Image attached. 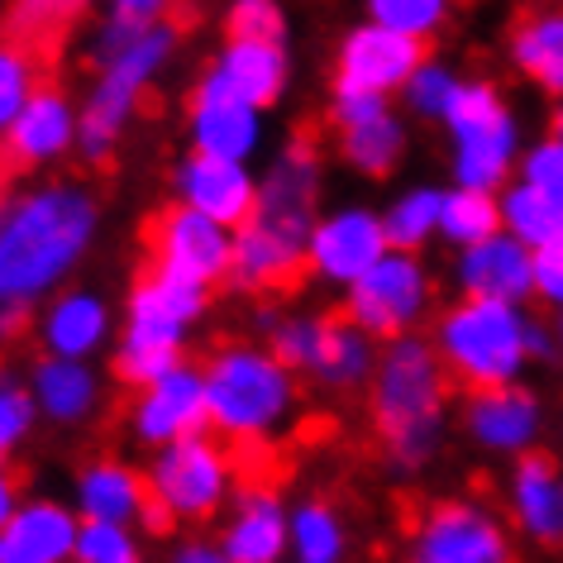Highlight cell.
<instances>
[{
    "mask_svg": "<svg viewBox=\"0 0 563 563\" xmlns=\"http://www.w3.org/2000/svg\"><path fill=\"white\" fill-rule=\"evenodd\" d=\"M106 234V201L81 177H30L0 191V301L38 311L73 287Z\"/></svg>",
    "mask_w": 563,
    "mask_h": 563,
    "instance_id": "6da1fadb",
    "label": "cell"
},
{
    "mask_svg": "<svg viewBox=\"0 0 563 563\" xmlns=\"http://www.w3.org/2000/svg\"><path fill=\"white\" fill-rule=\"evenodd\" d=\"M181 24L167 20H130L101 10L87 30V67L91 81L77 96V158L87 167H106L120 153L124 134L134 130L144 96L158 87L163 73L177 63Z\"/></svg>",
    "mask_w": 563,
    "mask_h": 563,
    "instance_id": "7a4b0ae2",
    "label": "cell"
},
{
    "mask_svg": "<svg viewBox=\"0 0 563 563\" xmlns=\"http://www.w3.org/2000/svg\"><path fill=\"white\" fill-rule=\"evenodd\" d=\"M363 397H368L387 473L420 477L444 454L449 416H454V377H449L430 334L416 330L401 340H387Z\"/></svg>",
    "mask_w": 563,
    "mask_h": 563,
    "instance_id": "3957f363",
    "label": "cell"
},
{
    "mask_svg": "<svg viewBox=\"0 0 563 563\" xmlns=\"http://www.w3.org/2000/svg\"><path fill=\"white\" fill-rule=\"evenodd\" d=\"M430 340L440 349L454 387H501L526 383L534 363L554 358V325L520 301L454 297L430 320Z\"/></svg>",
    "mask_w": 563,
    "mask_h": 563,
    "instance_id": "277c9868",
    "label": "cell"
},
{
    "mask_svg": "<svg viewBox=\"0 0 563 563\" xmlns=\"http://www.w3.org/2000/svg\"><path fill=\"white\" fill-rule=\"evenodd\" d=\"M206 406L210 430L230 444L267 449L301 420V377L273 344L224 340L210 349L206 363Z\"/></svg>",
    "mask_w": 563,
    "mask_h": 563,
    "instance_id": "5b68a950",
    "label": "cell"
},
{
    "mask_svg": "<svg viewBox=\"0 0 563 563\" xmlns=\"http://www.w3.org/2000/svg\"><path fill=\"white\" fill-rule=\"evenodd\" d=\"M210 291L216 287L167 273L158 263L144 277H134L120 306V340L110 349V373L120 387L134 391L187 358L196 330L210 316Z\"/></svg>",
    "mask_w": 563,
    "mask_h": 563,
    "instance_id": "8992f818",
    "label": "cell"
},
{
    "mask_svg": "<svg viewBox=\"0 0 563 563\" xmlns=\"http://www.w3.org/2000/svg\"><path fill=\"white\" fill-rule=\"evenodd\" d=\"M253 325L297 368L301 383H311L316 391H330V397L368 391L383 340H373L344 311L330 316V311H306V306H258Z\"/></svg>",
    "mask_w": 563,
    "mask_h": 563,
    "instance_id": "52a82bcc",
    "label": "cell"
},
{
    "mask_svg": "<svg viewBox=\"0 0 563 563\" xmlns=\"http://www.w3.org/2000/svg\"><path fill=\"white\" fill-rule=\"evenodd\" d=\"M144 473H148V516H144L148 534L220 520V511L239 492L230 440H220L216 430L153 449Z\"/></svg>",
    "mask_w": 563,
    "mask_h": 563,
    "instance_id": "ba28073f",
    "label": "cell"
},
{
    "mask_svg": "<svg viewBox=\"0 0 563 563\" xmlns=\"http://www.w3.org/2000/svg\"><path fill=\"white\" fill-rule=\"evenodd\" d=\"M444 163L449 181L477 191H501L516 177L520 153H526V130L520 115L497 81L468 77L454 110L444 115Z\"/></svg>",
    "mask_w": 563,
    "mask_h": 563,
    "instance_id": "9c48e42d",
    "label": "cell"
},
{
    "mask_svg": "<svg viewBox=\"0 0 563 563\" xmlns=\"http://www.w3.org/2000/svg\"><path fill=\"white\" fill-rule=\"evenodd\" d=\"M340 311L373 340H401V334L426 330L440 311V277L426 263V253L387 249L354 287L340 291Z\"/></svg>",
    "mask_w": 563,
    "mask_h": 563,
    "instance_id": "30bf717a",
    "label": "cell"
},
{
    "mask_svg": "<svg viewBox=\"0 0 563 563\" xmlns=\"http://www.w3.org/2000/svg\"><path fill=\"white\" fill-rule=\"evenodd\" d=\"M411 563H516V526L483 497H440L406 534Z\"/></svg>",
    "mask_w": 563,
    "mask_h": 563,
    "instance_id": "8fae6325",
    "label": "cell"
},
{
    "mask_svg": "<svg viewBox=\"0 0 563 563\" xmlns=\"http://www.w3.org/2000/svg\"><path fill=\"white\" fill-rule=\"evenodd\" d=\"M325 210V153L311 134H291L287 144L267 153L258 173V206L249 220L306 244Z\"/></svg>",
    "mask_w": 563,
    "mask_h": 563,
    "instance_id": "7c38bea8",
    "label": "cell"
},
{
    "mask_svg": "<svg viewBox=\"0 0 563 563\" xmlns=\"http://www.w3.org/2000/svg\"><path fill=\"white\" fill-rule=\"evenodd\" d=\"M459 430L473 444V454L516 463L520 454H534L544 444L549 411H544V397L530 383L473 387V391H463Z\"/></svg>",
    "mask_w": 563,
    "mask_h": 563,
    "instance_id": "4fadbf2b",
    "label": "cell"
},
{
    "mask_svg": "<svg viewBox=\"0 0 563 563\" xmlns=\"http://www.w3.org/2000/svg\"><path fill=\"white\" fill-rule=\"evenodd\" d=\"M391 249L383 210L368 201H334L320 210L306 239V277L325 291H344Z\"/></svg>",
    "mask_w": 563,
    "mask_h": 563,
    "instance_id": "5bb4252c",
    "label": "cell"
},
{
    "mask_svg": "<svg viewBox=\"0 0 563 563\" xmlns=\"http://www.w3.org/2000/svg\"><path fill=\"white\" fill-rule=\"evenodd\" d=\"M124 430L139 449H163L177 440L210 430V406H206V373L201 363L181 358L177 368L158 373L153 383L134 387L130 411H124Z\"/></svg>",
    "mask_w": 563,
    "mask_h": 563,
    "instance_id": "9a60e30c",
    "label": "cell"
},
{
    "mask_svg": "<svg viewBox=\"0 0 563 563\" xmlns=\"http://www.w3.org/2000/svg\"><path fill=\"white\" fill-rule=\"evenodd\" d=\"M30 334H34L38 354L96 363V358H106L120 340V311L101 287L73 282V287L53 291V297L38 306Z\"/></svg>",
    "mask_w": 563,
    "mask_h": 563,
    "instance_id": "2e32d148",
    "label": "cell"
},
{
    "mask_svg": "<svg viewBox=\"0 0 563 563\" xmlns=\"http://www.w3.org/2000/svg\"><path fill=\"white\" fill-rule=\"evenodd\" d=\"M420 38L387 30L363 15L358 24H349L334 44V81L330 87H354V91H377V96H401V87L411 81V73L426 63Z\"/></svg>",
    "mask_w": 563,
    "mask_h": 563,
    "instance_id": "e0dca14e",
    "label": "cell"
},
{
    "mask_svg": "<svg viewBox=\"0 0 563 563\" xmlns=\"http://www.w3.org/2000/svg\"><path fill=\"white\" fill-rule=\"evenodd\" d=\"M77 124H81V106L73 101V91L58 81H44L30 106L15 115L5 134H0V158L15 173H53L58 163L77 158Z\"/></svg>",
    "mask_w": 563,
    "mask_h": 563,
    "instance_id": "ac0fdd59",
    "label": "cell"
},
{
    "mask_svg": "<svg viewBox=\"0 0 563 563\" xmlns=\"http://www.w3.org/2000/svg\"><path fill=\"white\" fill-rule=\"evenodd\" d=\"M148 249H153V263L167 267V273L196 277V282H206V287H220V282L230 277V263H234V230L220 220H210L206 210L173 201V206L158 210V220H153Z\"/></svg>",
    "mask_w": 563,
    "mask_h": 563,
    "instance_id": "d6986e66",
    "label": "cell"
},
{
    "mask_svg": "<svg viewBox=\"0 0 563 563\" xmlns=\"http://www.w3.org/2000/svg\"><path fill=\"white\" fill-rule=\"evenodd\" d=\"M187 148L234 163H258L267 148V110L239 101L196 73L187 91Z\"/></svg>",
    "mask_w": 563,
    "mask_h": 563,
    "instance_id": "ffe728a7",
    "label": "cell"
},
{
    "mask_svg": "<svg viewBox=\"0 0 563 563\" xmlns=\"http://www.w3.org/2000/svg\"><path fill=\"white\" fill-rule=\"evenodd\" d=\"M220 549L234 563H291V506L273 483H244L220 511Z\"/></svg>",
    "mask_w": 563,
    "mask_h": 563,
    "instance_id": "44dd1931",
    "label": "cell"
},
{
    "mask_svg": "<svg viewBox=\"0 0 563 563\" xmlns=\"http://www.w3.org/2000/svg\"><path fill=\"white\" fill-rule=\"evenodd\" d=\"M167 191H173V201L206 210L210 220L239 230L253 216V206H258V173H253V163L187 148L173 163V173H167Z\"/></svg>",
    "mask_w": 563,
    "mask_h": 563,
    "instance_id": "7402d4cb",
    "label": "cell"
},
{
    "mask_svg": "<svg viewBox=\"0 0 563 563\" xmlns=\"http://www.w3.org/2000/svg\"><path fill=\"white\" fill-rule=\"evenodd\" d=\"M449 287L454 297H483V301H534V249H526L516 234H487L468 249H454L449 263Z\"/></svg>",
    "mask_w": 563,
    "mask_h": 563,
    "instance_id": "603a6c76",
    "label": "cell"
},
{
    "mask_svg": "<svg viewBox=\"0 0 563 563\" xmlns=\"http://www.w3.org/2000/svg\"><path fill=\"white\" fill-rule=\"evenodd\" d=\"M201 77L239 101L273 110L291 91V48L282 38H224L201 67Z\"/></svg>",
    "mask_w": 563,
    "mask_h": 563,
    "instance_id": "cb8c5ba5",
    "label": "cell"
},
{
    "mask_svg": "<svg viewBox=\"0 0 563 563\" xmlns=\"http://www.w3.org/2000/svg\"><path fill=\"white\" fill-rule=\"evenodd\" d=\"M506 520L540 549L563 544V463L554 454L534 449L506 468Z\"/></svg>",
    "mask_w": 563,
    "mask_h": 563,
    "instance_id": "d4e9b609",
    "label": "cell"
},
{
    "mask_svg": "<svg viewBox=\"0 0 563 563\" xmlns=\"http://www.w3.org/2000/svg\"><path fill=\"white\" fill-rule=\"evenodd\" d=\"M38 406V420L53 430H81L101 416L106 406V373L87 358H53L38 354L34 368L24 373Z\"/></svg>",
    "mask_w": 563,
    "mask_h": 563,
    "instance_id": "484cf974",
    "label": "cell"
},
{
    "mask_svg": "<svg viewBox=\"0 0 563 563\" xmlns=\"http://www.w3.org/2000/svg\"><path fill=\"white\" fill-rule=\"evenodd\" d=\"M81 516L73 501L34 492L0 530V563H73Z\"/></svg>",
    "mask_w": 563,
    "mask_h": 563,
    "instance_id": "4316f807",
    "label": "cell"
},
{
    "mask_svg": "<svg viewBox=\"0 0 563 563\" xmlns=\"http://www.w3.org/2000/svg\"><path fill=\"white\" fill-rule=\"evenodd\" d=\"M73 506L81 520L139 530L148 516V473L120 454H96L73 473Z\"/></svg>",
    "mask_w": 563,
    "mask_h": 563,
    "instance_id": "83f0119b",
    "label": "cell"
},
{
    "mask_svg": "<svg viewBox=\"0 0 563 563\" xmlns=\"http://www.w3.org/2000/svg\"><path fill=\"white\" fill-rule=\"evenodd\" d=\"M306 273V244L267 230L258 220H244L234 230V263L224 287L239 297H273V291L291 287Z\"/></svg>",
    "mask_w": 563,
    "mask_h": 563,
    "instance_id": "f1b7e54d",
    "label": "cell"
},
{
    "mask_svg": "<svg viewBox=\"0 0 563 563\" xmlns=\"http://www.w3.org/2000/svg\"><path fill=\"white\" fill-rule=\"evenodd\" d=\"M506 63L549 101L563 96V5H540L520 15L506 38Z\"/></svg>",
    "mask_w": 563,
    "mask_h": 563,
    "instance_id": "f546056e",
    "label": "cell"
},
{
    "mask_svg": "<svg viewBox=\"0 0 563 563\" xmlns=\"http://www.w3.org/2000/svg\"><path fill=\"white\" fill-rule=\"evenodd\" d=\"M340 139V163L363 181H387L411 153V115L406 110H383V115L349 124V130H334Z\"/></svg>",
    "mask_w": 563,
    "mask_h": 563,
    "instance_id": "4dcf8cb0",
    "label": "cell"
},
{
    "mask_svg": "<svg viewBox=\"0 0 563 563\" xmlns=\"http://www.w3.org/2000/svg\"><path fill=\"white\" fill-rule=\"evenodd\" d=\"M497 196H501V230L506 234H516L520 244L534 253L563 244V201L544 196L540 187H530V181H520V177L506 181Z\"/></svg>",
    "mask_w": 563,
    "mask_h": 563,
    "instance_id": "1f68e13d",
    "label": "cell"
},
{
    "mask_svg": "<svg viewBox=\"0 0 563 563\" xmlns=\"http://www.w3.org/2000/svg\"><path fill=\"white\" fill-rule=\"evenodd\" d=\"M349 520L325 497L291 501V563H344Z\"/></svg>",
    "mask_w": 563,
    "mask_h": 563,
    "instance_id": "d6a6232c",
    "label": "cell"
},
{
    "mask_svg": "<svg viewBox=\"0 0 563 563\" xmlns=\"http://www.w3.org/2000/svg\"><path fill=\"white\" fill-rule=\"evenodd\" d=\"M440 216H444V187H434V181H411V187L391 191V201L383 206L391 249L426 253L440 239Z\"/></svg>",
    "mask_w": 563,
    "mask_h": 563,
    "instance_id": "836d02e7",
    "label": "cell"
},
{
    "mask_svg": "<svg viewBox=\"0 0 563 563\" xmlns=\"http://www.w3.org/2000/svg\"><path fill=\"white\" fill-rule=\"evenodd\" d=\"M501 230V196L497 191H477V187H444V216H440V244L449 249H468L477 239Z\"/></svg>",
    "mask_w": 563,
    "mask_h": 563,
    "instance_id": "e575fe53",
    "label": "cell"
},
{
    "mask_svg": "<svg viewBox=\"0 0 563 563\" xmlns=\"http://www.w3.org/2000/svg\"><path fill=\"white\" fill-rule=\"evenodd\" d=\"M44 63H38V44L10 34L0 24V134L15 124V115L30 106V96L44 87Z\"/></svg>",
    "mask_w": 563,
    "mask_h": 563,
    "instance_id": "d590c367",
    "label": "cell"
},
{
    "mask_svg": "<svg viewBox=\"0 0 563 563\" xmlns=\"http://www.w3.org/2000/svg\"><path fill=\"white\" fill-rule=\"evenodd\" d=\"M463 77L454 63H444V58H430L426 53V63L411 73V81L401 87V110L411 120H420V124H444V115L454 110V101H459V91H463Z\"/></svg>",
    "mask_w": 563,
    "mask_h": 563,
    "instance_id": "8d00e7d4",
    "label": "cell"
},
{
    "mask_svg": "<svg viewBox=\"0 0 563 563\" xmlns=\"http://www.w3.org/2000/svg\"><path fill=\"white\" fill-rule=\"evenodd\" d=\"M91 5H101V0H10L0 24L44 48V44H58L67 30H77Z\"/></svg>",
    "mask_w": 563,
    "mask_h": 563,
    "instance_id": "74e56055",
    "label": "cell"
},
{
    "mask_svg": "<svg viewBox=\"0 0 563 563\" xmlns=\"http://www.w3.org/2000/svg\"><path fill=\"white\" fill-rule=\"evenodd\" d=\"M363 15L387 24V30L411 34L420 44H430V38H440L449 30V20H454V0H363Z\"/></svg>",
    "mask_w": 563,
    "mask_h": 563,
    "instance_id": "f35d334b",
    "label": "cell"
},
{
    "mask_svg": "<svg viewBox=\"0 0 563 563\" xmlns=\"http://www.w3.org/2000/svg\"><path fill=\"white\" fill-rule=\"evenodd\" d=\"M34 426H44V420H38L30 377L0 368V459H15L34 440Z\"/></svg>",
    "mask_w": 563,
    "mask_h": 563,
    "instance_id": "ab89813d",
    "label": "cell"
},
{
    "mask_svg": "<svg viewBox=\"0 0 563 563\" xmlns=\"http://www.w3.org/2000/svg\"><path fill=\"white\" fill-rule=\"evenodd\" d=\"M124 559H144L134 526H110V520H81L77 534V559L73 563H124Z\"/></svg>",
    "mask_w": 563,
    "mask_h": 563,
    "instance_id": "60d3db41",
    "label": "cell"
},
{
    "mask_svg": "<svg viewBox=\"0 0 563 563\" xmlns=\"http://www.w3.org/2000/svg\"><path fill=\"white\" fill-rule=\"evenodd\" d=\"M291 24L282 0H230L224 5V38H282L287 44Z\"/></svg>",
    "mask_w": 563,
    "mask_h": 563,
    "instance_id": "b9f144b4",
    "label": "cell"
},
{
    "mask_svg": "<svg viewBox=\"0 0 563 563\" xmlns=\"http://www.w3.org/2000/svg\"><path fill=\"white\" fill-rule=\"evenodd\" d=\"M516 177L540 187L544 196H554V201H563V139L544 134V139H534V144H526Z\"/></svg>",
    "mask_w": 563,
    "mask_h": 563,
    "instance_id": "7bdbcfd3",
    "label": "cell"
},
{
    "mask_svg": "<svg viewBox=\"0 0 563 563\" xmlns=\"http://www.w3.org/2000/svg\"><path fill=\"white\" fill-rule=\"evenodd\" d=\"M397 106V96H377V91H354V87H330V124L334 130H349V124H363L383 110Z\"/></svg>",
    "mask_w": 563,
    "mask_h": 563,
    "instance_id": "ee69618b",
    "label": "cell"
},
{
    "mask_svg": "<svg viewBox=\"0 0 563 563\" xmlns=\"http://www.w3.org/2000/svg\"><path fill=\"white\" fill-rule=\"evenodd\" d=\"M534 301L549 316L563 311V244L534 253Z\"/></svg>",
    "mask_w": 563,
    "mask_h": 563,
    "instance_id": "f6af8a7d",
    "label": "cell"
},
{
    "mask_svg": "<svg viewBox=\"0 0 563 563\" xmlns=\"http://www.w3.org/2000/svg\"><path fill=\"white\" fill-rule=\"evenodd\" d=\"M167 563H234V559L220 549V540H201V534H187L181 544H173Z\"/></svg>",
    "mask_w": 563,
    "mask_h": 563,
    "instance_id": "bcb514c9",
    "label": "cell"
},
{
    "mask_svg": "<svg viewBox=\"0 0 563 563\" xmlns=\"http://www.w3.org/2000/svg\"><path fill=\"white\" fill-rule=\"evenodd\" d=\"M177 0H101V10H115V15L130 20H167Z\"/></svg>",
    "mask_w": 563,
    "mask_h": 563,
    "instance_id": "7dc6e473",
    "label": "cell"
},
{
    "mask_svg": "<svg viewBox=\"0 0 563 563\" xmlns=\"http://www.w3.org/2000/svg\"><path fill=\"white\" fill-rule=\"evenodd\" d=\"M30 325H34V311H24V306H15V301H0V349L24 340Z\"/></svg>",
    "mask_w": 563,
    "mask_h": 563,
    "instance_id": "c3c4849f",
    "label": "cell"
},
{
    "mask_svg": "<svg viewBox=\"0 0 563 563\" xmlns=\"http://www.w3.org/2000/svg\"><path fill=\"white\" fill-rule=\"evenodd\" d=\"M24 501V487H20V473L10 468V459H0V530H5V520L20 511Z\"/></svg>",
    "mask_w": 563,
    "mask_h": 563,
    "instance_id": "681fc988",
    "label": "cell"
},
{
    "mask_svg": "<svg viewBox=\"0 0 563 563\" xmlns=\"http://www.w3.org/2000/svg\"><path fill=\"white\" fill-rule=\"evenodd\" d=\"M549 134L563 139V96H554V110H549Z\"/></svg>",
    "mask_w": 563,
    "mask_h": 563,
    "instance_id": "f907efd6",
    "label": "cell"
},
{
    "mask_svg": "<svg viewBox=\"0 0 563 563\" xmlns=\"http://www.w3.org/2000/svg\"><path fill=\"white\" fill-rule=\"evenodd\" d=\"M549 325H554V358L563 363V311H554V320H549Z\"/></svg>",
    "mask_w": 563,
    "mask_h": 563,
    "instance_id": "816d5d0a",
    "label": "cell"
},
{
    "mask_svg": "<svg viewBox=\"0 0 563 563\" xmlns=\"http://www.w3.org/2000/svg\"><path fill=\"white\" fill-rule=\"evenodd\" d=\"M540 5H563V0H540Z\"/></svg>",
    "mask_w": 563,
    "mask_h": 563,
    "instance_id": "f5cc1de1",
    "label": "cell"
},
{
    "mask_svg": "<svg viewBox=\"0 0 563 563\" xmlns=\"http://www.w3.org/2000/svg\"><path fill=\"white\" fill-rule=\"evenodd\" d=\"M0 191H5V181H0Z\"/></svg>",
    "mask_w": 563,
    "mask_h": 563,
    "instance_id": "db71d44e",
    "label": "cell"
}]
</instances>
